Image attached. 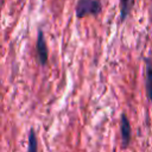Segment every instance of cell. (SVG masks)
I'll return each mask as SVG.
<instances>
[{
  "instance_id": "1",
  "label": "cell",
  "mask_w": 152,
  "mask_h": 152,
  "mask_svg": "<svg viewBox=\"0 0 152 152\" xmlns=\"http://www.w3.org/2000/svg\"><path fill=\"white\" fill-rule=\"evenodd\" d=\"M102 11V4L99 0H78L75 7L76 17L82 19L88 15H97Z\"/></svg>"
},
{
  "instance_id": "2",
  "label": "cell",
  "mask_w": 152,
  "mask_h": 152,
  "mask_svg": "<svg viewBox=\"0 0 152 152\" xmlns=\"http://www.w3.org/2000/svg\"><path fill=\"white\" fill-rule=\"evenodd\" d=\"M36 49H37V57H38L39 64L40 65H45L48 63L49 51H48V45H46V42H45V38H44V33H43L42 30L38 31Z\"/></svg>"
},
{
  "instance_id": "3",
  "label": "cell",
  "mask_w": 152,
  "mask_h": 152,
  "mask_svg": "<svg viewBox=\"0 0 152 152\" xmlns=\"http://www.w3.org/2000/svg\"><path fill=\"white\" fill-rule=\"evenodd\" d=\"M120 133H121V142L124 147H127L131 142V135H132V129L129 121L126 116V114H121L120 118Z\"/></svg>"
},
{
  "instance_id": "4",
  "label": "cell",
  "mask_w": 152,
  "mask_h": 152,
  "mask_svg": "<svg viewBox=\"0 0 152 152\" xmlns=\"http://www.w3.org/2000/svg\"><path fill=\"white\" fill-rule=\"evenodd\" d=\"M146 76H145V87H146V94L148 100L152 102V59L146 58Z\"/></svg>"
},
{
  "instance_id": "5",
  "label": "cell",
  "mask_w": 152,
  "mask_h": 152,
  "mask_svg": "<svg viewBox=\"0 0 152 152\" xmlns=\"http://www.w3.org/2000/svg\"><path fill=\"white\" fill-rule=\"evenodd\" d=\"M131 0H120V19L124 21L131 10Z\"/></svg>"
},
{
  "instance_id": "6",
  "label": "cell",
  "mask_w": 152,
  "mask_h": 152,
  "mask_svg": "<svg viewBox=\"0 0 152 152\" xmlns=\"http://www.w3.org/2000/svg\"><path fill=\"white\" fill-rule=\"evenodd\" d=\"M38 148V138L34 133L33 129H31L30 134H28V151L33 152Z\"/></svg>"
}]
</instances>
